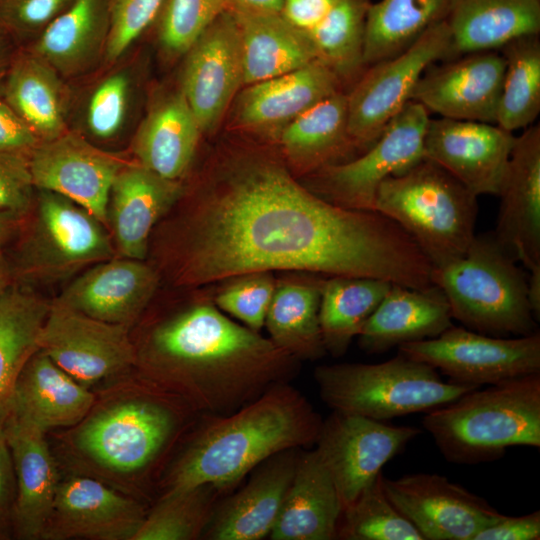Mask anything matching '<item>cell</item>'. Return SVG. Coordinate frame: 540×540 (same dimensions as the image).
I'll return each instance as SVG.
<instances>
[{
  "mask_svg": "<svg viewBox=\"0 0 540 540\" xmlns=\"http://www.w3.org/2000/svg\"><path fill=\"white\" fill-rule=\"evenodd\" d=\"M322 421L301 391L276 384L233 413L205 417L173 464L165 492L212 485L224 494L270 457L313 447Z\"/></svg>",
  "mask_w": 540,
  "mask_h": 540,
  "instance_id": "obj_3",
  "label": "cell"
},
{
  "mask_svg": "<svg viewBox=\"0 0 540 540\" xmlns=\"http://www.w3.org/2000/svg\"><path fill=\"white\" fill-rule=\"evenodd\" d=\"M246 86L236 97V123L244 130L276 139L298 115L343 91L341 80L320 60Z\"/></svg>",
  "mask_w": 540,
  "mask_h": 540,
  "instance_id": "obj_23",
  "label": "cell"
},
{
  "mask_svg": "<svg viewBox=\"0 0 540 540\" xmlns=\"http://www.w3.org/2000/svg\"><path fill=\"white\" fill-rule=\"evenodd\" d=\"M7 230H8V228H7V225L5 223V218L0 216V243L5 238Z\"/></svg>",
  "mask_w": 540,
  "mask_h": 540,
  "instance_id": "obj_56",
  "label": "cell"
},
{
  "mask_svg": "<svg viewBox=\"0 0 540 540\" xmlns=\"http://www.w3.org/2000/svg\"><path fill=\"white\" fill-rule=\"evenodd\" d=\"M429 112L410 100L366 150L346 161L330 164L305 176L310 191L336 206L375 211L380 184L424 158Z\"/></svg>",
  "mask_w": 540,
  "mask_h": 540,
  "instance_id": "obj_9",
  "label": "cell"
},
{
  "mask_svg": "<svg viewBox=\"0 0 540 540\" xmlns=\"http://www.w3.org/2000/svg\"><path fill=\"white\" fill-rule=\"evenodd\" d=\"M277 142L296 176L350 159L356 148L348 134L346 93H335L298 115L280 131Z\"/></svg>",
  "mask_w": 540,
  "mask_h": 540,
  "instance_id": "obj_31",
  "label": "cell"
},
{
  "mask_svg": "<svg viewBox=\"0 0 540 540\" xmlns=\"http://www.w3.org/2000/svg\"><path fill=\"white\" fill-rule=\"evenodd\" d=\"M424 429L443 457L474 465L513 446L540 447V372L474 389L426 412Z\"/></svg>",
  "mask_w": 540,
  "mask_h": 540,
  "instance_id": "obj_4",
  "label": "cell"
},
{
  "mask_svg": "<svg viewBox=\"0 0 540 540\" xmlns=\"http://www.w3.org/2000/svg\"><path fill=\"white\" fill-rule=\"evenodd\" d=\"M33 186L62 195L108 223L117 159L73 135H59L34 148L28 160Z\"/></svg>",
  "mask_w": 540,
  "mask_h": 540,
  "instance_id": "obj_19",
  "label": "cell"
},
{
  "mask_svg": "<svg viewBox=\"0 0 540 540\" xmlns=\"http://www.w3.org/2000/svg\"><path fill=\"white\" fill-rule=\"evenodd\" d=\"M477 197L448 171L423 158L379 186L374 210L408 233L433 268L462 257L475 237Z\"/></svg>",
  "mask_w": 540,
  "mask_h": 540,
  "instance_id": "obj_5",
  "label": "cell"
},
{
  "mask_svg": "<svg viewBox=\"0 0 540 540\" xmlns=\"http://www.w3.org/2000/svg\"><path fill=\"white\" fill-rule=\"evenodd\" d=\"M160 279L156 268L144 260L110 258L75 279L56 302L92 318L128 327L148 307Z\"/></svg>",
  "mask_w": 540,
  "mask_h": 540,
  "instance_id": "obj_22",
  "label": "cell"
},
{
  "mask_svg": "<svg viewBox=\"0 0 540 540\" xmlns=\"http://www.w3.org/2000/svg\"><path fill=\"white\" fill-rule=\"evenodd\" d=\"M540 511L522 516H502L481 529L473 540H539Z\"/></svg>",
  "mask_w": 540,
  "mask_h": 540,
  "instance_id": "obj_50",
  "label": "cell"
},
{
  "mask_svg": "<svg viewBox=\"0 0 540 540\" xmlns=\"http://www.w3.org/2000/svg\"><path fill=\"white\" fill-rule=\"evenodd\" d=\"M3 424H0V540L13 536V513L16 499L14 467Z\"/></svg>",
  "mask_w": 540,
  "mask_h": 540,
  "instance_id": "obj_51",
  "label": "cell"
},
{
  "mask_svg": "<svg viewBox=\"0 0 540 540\" xmlns=\"http://www.w3.org/2000/svg\"><path fill=\"white\" fill-rule=\"evenodd\" d=\"M107 27V0H72L45 27L37 53L59 69H73L88 56Z\"/></svg>",
  "mask_w": 540,
  "mask_h": 540,
  "instance_id": "obj_41",
  "label": "cell"
},
{
  "mask_svg": "<svg viewBox=\"0 0 540 540\" xmlns=\"http://www.w3.org/2000/svg\"><path fill=\"white\" fill-rule=\"evenodd\" d=\"M238 25L244 85L270 79L318 60L306 32L280 13L229 8Z\"/></svg>",
  "mask_w": 540,
  "mask_h": 540,
  "instance_id": "obj_33",
  "label": "cell"
},
{
  "mask_svg": "<svg viewBox=\"0 0 540 540\" xmlns=\"http://www.w3.org/2000/svg\"><path fill=\"white\" fill-rule=\"evenodd\" d=\"M221 491L212 485L164 492L132 540H192L203 536Z\"/></svg>",
  "mask_w": 540,
  "mask_h": 540,
  "instance_id": "obj_42",
  "label": "cell"
},
{
  "mask_svg": "<svg viewBox=\"0 0 540 540\" xmlns=\"http://www.w3.org/2000/svg\"><path fill=\"white\" fill-rule=\"evenodd\" d=\"M176 398L166 391L112 405L85 421L77 443L106 468L123 473L142 471L166 450L182 427L185 411L192 410L185 402L178 404Z\"/></svg>",
  "mask_w": 540,
  "mask_h": 540,
  "instance_id": "obj_8",
  "label": "cell"
},
{
  "mask_svg": "<svg viewBox=\"0 0 540 540\" xmlns=\"http://www.w3.org/2000/svg\"><path fill=\"white\" fill-rule=\"evenodd\" d=\"M182 94L202 133L214 132L244 85L241 39L228 9L187 52Z\"/></svg>",
  "mask_w": 540,
  "mask_h": 540,
  "instance_id": "obj_15",
  "label": "cell"
},
{
  "mask_svg": "<svg viewBox=\"0 0 540 540\" xmlns=\"http://www.w3.org/2000/svg\"><path fill=\"white\" fill-rule=\"evenodd\" d=\"M446 21L451 36L443 61L540 35V0H453Z\"/></svg>",
  "mask_w": 540,
  "mask_h": 540,
  "instance_id": "obj_30",
  "label": "cell"
},
{
  "mask_svg": "<svg viewBox=\"0 0 540 540\" xmlns=\"http://www.w3.org/2000/svg\"><path fill=\"white\" fill-rule=\"evenodd\" d=\"M495 240L529 272L540 271V125L516 136L499 189Z\"/></svg>",
  "mask_w": 540,
  "mask_h": 540,
  "instance_id": "obj_18",
  "label": "cell"
},
{
  "mask_svg": "<svg viewBox=\"0 0 540 540\" xmlns=\"http://www.w3.org/2000/svg\"><path fill=\"white\" fill-rule=\"evenodd\" d=\"M313 375L332 410L378 421L428 412L479 388L445 382L432 366L400 353L377 364L320 365Z\"/></svg>",
  "mask_w": 540,
  "mask_h": 540,
  "instance_id": "obj_7",
  "label": "cell"
},
{
  "mask_svg": "<svg viewBox=\"0 0 540 540\" xmlns=\"http://www.w3.org/2000/svg\"><path fill=\"white\" fill-rule=\"evenodd\" d=\"M337 0H283L280 15L295 28L307 32L331 10Z\"/></svg>",
  "mask_w": 540,
  "mask_h": 540,
  "instance_id": "obj_53",
  "label": "cell"
},
{
  "mask_svg": "<svg viewBox=\"0 0 540 540\" xmlns=\"http://www.w3.org/2000/svg\"><path fill=\"white\" fill-rule=\"evenodd\" d=\"M450 381L481 387L540 372V333L512 338L451 326L439 336L397 347Z\"/></svg>",
  "mask_w": 540,
  "mask_h": 540,
  "instance_id": "obj_11",
  "label": "cell"
},
{
  "mask_svg": "<svg viewBox=\"0 0 540 540\" xmlns=\"http://www.w3.org/2000/svg\"><path fill=\"white\" fill-rule=\"evenodd\" d=\"M7 104L38 136L62 134L64 117L60 86L42 61L26 58L13 67L5 87Z\"/></svg>",
  "mask_w": 540,
  "mask_h": 540,
  "instance_id": "obj_40",
  "label": "cell"
},
{
  "mask_svg": "<svg viewBox=\"0 0 540 540\" xmlns=\"http://www.w3.org/2000/svg\"><path fill=\"white\" fill-rule=\"evenodd\" d=\"M183 189L180 181L163 178L140 164L120 169L110 191L108 223L123 257L145 260L153 229Z\"/></svg>",
  "mask_w": 540,
  "mask_h": 540,
  "instance_id": "obj_25",
  "label": "cell"
},
{
  "mask_svg": "<svg viewBox=\"0 0 540 540\" xmlns=\"http://www.w3.org/2000/svg\"><path fill=\"white\" fill-rule=\"evenodd\" d=\"M391 284L373 277H323L319 319L327 354L340 357L347 352Z\"/></svg>",
  "mask_w": 540,
  "mask_h": 540,
  "instance_id": "obj_36",
  "label": "cell"
},
{
  "mask_svg": "<svg viewBox=\"0 0 540 540\" xmlns=\"http://www.w3.org/2000/svg\"><path fill=\"white\" fill-rule=\"evenodd\" d=\"M229 8V0H165L157 16L162 46L173 55L187 53Z\"/></svg>",
  "mask_w": 540,
  "mask_h": 540,
  "instance_id": "obj_45",
  "label": "cell"
},
{
  "mask_svg": "<svg viewBox=\"0 0 540 540\" xmlns=\"http://www.w3.org/2000/svg\"><path fill=\"white\" fill-rule=\"evenodd\" d=\"M447 21L428 29L403 52L365 69L347 95V128L359 153L369 148L410 101L423 73L446 58Z\"/></svg>",
  "mask_w": 540,
  "mask_h": 540,
  "instance_id": "obj_10",
  "label": "cell"
},
{
  "mask_svg": "<svg viewBox=\"0 0 540 540\" xmlns=\"http://www.w3.org/2000/svg\"><path fill=\"white\" fill-rule=\"evenodd\" d=\"M188 198L158 244L175 286H208L260 271L432 285V264L397 223L320 198L295 178L279 149L219 154Z\"/></svg>",
  "mask_w": 540,
  "mask_h": 540,
  "instance_id": "obj_1",
  "label": "cell"
},
{
  "mask_svg": "<svg viewBox=\"0 0 540 540\" xmlns=\"http://www.w3.org/2000/svg\"><path fill=\"white\" fill-rule=\"evenodd\" d=\"M276 286L273 272L240 274L212 284L213 300L225 314L260 332Z\"/></svg>",
  "mask_w": 540,
  "mask_h": 540,
  "instance_id": "obj_44",
  "label": "cell"
},
{
  "mask_svg": "<svg viewBox=\"0 0 540 540\" xmlns=\"http://www.w3.org/2000/svg\"><path fill=\"white\" fill-rule=\"evenodd\" d=\"M128 80L122 74L106 79L93 93L87 111L90 131L99 138H110L120 129L128 100Z\"/></svg>",
  "mask_w": 540,
  "mask_h": 540,
  "instance_id": "obj_47",
  "label": "cell"
},
{
  "mask_svg": "<svg viewBox=\"0 0 540 540\" xmlns=\"http://www.w3.org/2000/svg\"><path fill=\"white\" fill-rule=\"evenodd\" d=\"M371 0H337L327 15L306 34L317 59L341 80L355 83L366 66L363 61L366 18Z\"/></svg>",
  "mask_w": 540,
  "mask_h": 540,
  "instance_id": "obj_38",
  "label": "cell"
},
{
  "mask_svg": "<svg viewBox=\"0 0 540 540\" xmlns=\"http://www.w3.org/2000/svg\"><path fill=\"white\" fill-rule=\"evenodd\" d=\"M3 430L16 480L13 536L41 539L60 482L45 432L10 414Z\"/></svg>",
  "mask_w": 540,
  "mask_h": 540,
  "instance_id": "obj_26",
  "label": "cell"
},
{
  "mask_svg": "<svg viewBox=\"0 0 540 540\" xmlns=\"http://www.w3.org/2000/svg\"><path fill=\"white\" fill-rule=\"evenodd\" d=\"M324 275L284 272L276 277L264 327L268 338L299 361L325 356L319 309Z\"/></svg>",
  "mask_w": 540,
  "mask_h": 540,
  "instance_id": "obj_32",
  "label": "cell"
},
{
  "mask_svg": "<svg viewBox=\"0 0 540 540\" xmlns=\"http://www.w3.org/2000/svg\"><path fill=\"white\" fill-rule=\"evenodd\" d=\"M165 0H107L106 56L120 57L156 20Z\"/></svg>",
  "mask_w": 540,
  "mask_h": 540,
  "instance_id": "obj_46",
  "label": "cell"
},
{
  "mask_svg": "<svg viewBox=\"0 0 540 540\" xmlns=\"http://www.w3.org/2000/svg\"><path fill=\"white\" fill-rule=\"evenodd\" d=\"M516 136L495 123L429 118L424 158L476 196L498 195Z\"/></svg>",
  "mask_w": 540,
  "mask_h": 540,
  "instance_id": "obj_16",
  "label": "cell"
},
{
  "mask_svg": "<svg viewBox=\"0 0 540 540\" xmlns=\"http://www.w3.org/2000/svg\"><path fill=\"white\" fill-rule=\"evenodd\" d=\"M103 225L72 200L42 190L29 244L32 266L61 275L110 259L113 247Z\"/></svg>",
  "mask_w": 540,
  "mask_h": 540,
  "instance_id": "obj_20",
  "label": "cell"
},
{
  "mask_svg": "<svg viewBox=\"0 0 540 540\" xmlns=\"http://www.w3.org/2000/svg\"><path fill=\"white\" fill-rule=\"evenodd\" d=\"M383 474L342 510L336 539L424 540L415 526L393 505L385 493Z\"/></svg>",
  "mask_w": 540,
  "mask_h": 540,
  "instance_id": "obj_43",
  "label": "cell"
},
{
  "mask_svg": "<svg viewBox=\"0 0 540 540\" xmlns=\"http://www.w3.org/2000/svg\"><path fill=\"white\" fill-rule=\"evenodd\" d=\"M301 451L280 452L256 467L243 488L217 505L202 537L208 540L269 537Z\"/></svg>",
  "mask_w": 540,
  "mask_h": 540,
  "instance_id": "obj_24",
  "label": "cell"
},
{
  "mask_svg": "<svg viewBox=\"0 0 540 540\" xmlns=\"http://www.w3.org/2000/svg\"><path fill=\"white\" fill-rule=\"evenodd\" d=\"M421 432L412 426L332 410L323 419L313 447L331 476L342 510Z\"/></svg>",
  "mask_w": 540,
  "mask_h": 540,
  "instance_id": "obj_12",
  "label": "cell"
},
{
  "mask_svg": "<svg viewBox=\"0 0 540 540\" xmlns=\"http://www.w3.org/2000/svg\"><path fill=\"white\" fill-rule=\"evenodd\" d=\"M495 240L475 235L465 254L433 268L432 283L446 297L451 315L470 330L491 336L532 334L537 320L528 296V274Z\"/></svg>",
  "mask_w": 540,
  "mask_h": 540,
  "instance_id": "obj_6",
  "label": "cell"
},
{
  "mask_svg": "<svg viewBox=\"0 0 540 540\" xmlns=\"http://www.w3.org/2000/svg\"><path fill=\"white\" fill-rule=\"evenodd\" d=\"M152 324L137 360L157 387L203 416L227 415L291 383L301 361L214 303L212 285Z\"/></svg>",
  "mask_w": 540,
  "mask_h": 540,
  "instance_id": "obj_2",
  "label": "cell"
},
{
  "mask_svg": "<svg viewBox=\"0 0 540 540\" xmlns=\"http://www.w3.org/2000/svg\"><path fill=\"white\" fill-rule=\"evenodd\" d=\"M341 512L335 485L316 450H302L269 538L336 539Z\"/></svg>",
  "mask_w": 540,
  "mask_h": 540,
  "instance_id": "obj_29",
  "label": "cell"
},
{
  "mask_svg": "<svg viewBox=\"0 0 540 540\" xmlns=\"http://www.w3.org/2000/svg\"><path fill=\"white\" fill-rule=\"evenodd\" d=\"M505 61L496 124L514 132L540 113V35L514 39L500 49Z\"/></svg>",
  "mask_w": 540,
  "mask_h": 540,
  "instance_id": "obj_39",
  "label": "cell"
},
{
  "mask_svg": "<svg viewBox=\"0 0 540 540\" xmlns=\"http://www.w3.org/2000/svg\"><path fill=\"white\" fill-rule=\"evenodd\" d=\"M49 307L50 304L19 287L7 286L0 295V424L9 414L20 372L39 350Z\"/></svg>",
  "mask_w": 540,
  "mask_h": 540,
  "instance_id": "obj_35",
  "label": "cell"
},
{
  "mask_svg": "<svg viewBox=\"0 0 540 540\" xmlns=\"http://www.w3.org/2000/svg\"><path fill=\"white\" fill-rule=\"evenodd\" d=\"M146 512L88 477L60 481L42 539L132 540Z\"/></svg>",
  "mask_w": 540,
  "mask_h": 540,
  "instance_id": "obj_21",
  "label": "cell"
},
{
  "mask_svg": "<svg viewBox=\"0 0 540 540\" xmlns=\"http://www.w3.org/2000/svg\"><path fill=\"white\" fill-rule=\"evenodd\" d=\"M93 403L90 390L39 349L20 372L9 414L46 432L79 423Z\"/></svg>",
  "mask_w": 540,
  "mask_h": 540,
  "instance_id": "obj_28",
  "label": "cell"
},
{
  "mask_svg": "<svg viewBox=\"0 0 540 540\" xmlns=\"http://www.w3.org/2000/svg\"><path fill=\"white\" fill-rule=\"evenodd\" d=\"M230 8L256 12L279 13L283 0H229Z\"/></svg>",
  "mask_w": 540,
  "mask_h": 540,
  "instance_id": "obj_54",
  "label": "cell"
},
{
  "mask_svg": "<svg viewBox=\"0 0 540 540\" xmlns=\"http://www.w3.org/2000/svg\"><path fill=\"white\" fill-rule=\"evenodd\" d=\"M382 483L390 501L424 540H473L502 516L481 496L436 473L383 476Z\"/></svg>",
  "mask_w": 540,
  "mask_h": 540,
  "instance_id": "obj_14",
  "label": "cell"
},
{
  "mask_svg": "<svg viewBox=\"0 0 540 540\" xmlns=\"http://www.w3.org/2000/svg\"><path fill=\"white\" fill-rule=\"evenodd\" d=\"M504 69L498 50L442 61L427 68L410 100L443 118L496 124Z\"/></svg>",
  "mask_w": 540,
  "mask_h": 540,
  "instance_id": "obj_17",
  "label": "cell"
},
{
  "mask_svg": "<svg viewBox=\"0 0 540 540\" xmlns=\"http://www.w3.org/2000/svg\"><path fill=\"white\" fill-rule=\"evenodd\" d=\"M453 325L450 306L438 287L414 289L392 283L357 341L365 353L381 354L405 343L435 338Z\"/></svg>",
  "mask_w": 540,
  "mask_h": 540,
  "instance_id": "obj_27",
  "label": "cell"
},
{
  "mask_svg": "<svg viewBox=\"0 0 540 540\" xmlns=\"http://www.w3.org/2000/svg\"><path fill=\"white\" fill-rule=\"evenodd\" d=\"M202 131L182 92L159 102L136 134L139 164L159 176L180 181L195 157Z\"/></svg>",
  "mask_w": 540,
  "mask_h": 540,
  "instance_id": "obj_34",
  "label": "cell"
},
{
  "mask_svg": "<svg viewBox=\"0 0 540 540\" xmlns=\"http://www.w3.org/2000/svg\"><path fill=\"white\" fill-rule=\"evenodd\" d=\"M8 286V271L0 254V295Z\"/></svg>",
  "mask_w": 540,
  "mask_h": 540,
  "instance_id": "obj_55",
  "label": "cell"
},
{
  "mask_svg": "<svg viewBox=\"0 0 540 540\" xmlns=\"http://www.w3.org/2000/svg\"><path fill=\"white\" fill-rule=\"evenodd\" d=\"M127 328L92 318L55 301L50 304L39 349L89 389L137 361Z\"/></svg>",
  "mask_w": 540,
  "mask_h": 540,
  "instance_id": "obj_13",
  "label": "cell"
},
{
  "mask_svg": "<svg viewBox=\"0 0 540 540\" xmlns=\"http://www.w3.org/2000/svg\"><path fill=\"white\" fill-rule=\"evenodd\" d=\"M453 0H379L371 3L365 26L367 67L410 47L432 26L445 21Z\"/></svg>",
  "mask_w": 540,
  "mask_h": 540,
  "instance_id": "obj_37",
  "label": "cell"
},
{
  "mask_svg": "<svg viewBox=\"0 0 540 540\" xmlns=\"http://www.w3.org/2000/svg\"><path fill=\"white\" fill-rule=\"evenodd\" d=\"M36 144L34 131L7 103L0 101V152L22 154Z\"/></svg>",
  "mask_w": 540,
  "mask_h": 540,
  "instance_id": "obj_52",
  "label": "cell"
},
{
  "mask_svg": "<svg viewBox=\"0 0 540 540\" xmlns=\"http://www.w3.org/2000/svg\"><path fill=\"white\" fill-rule=\"evenodd\" d=\"M33 183L22 154L0 152V216L22 214L31 202Z\"/></svg>",
  "mask_w": 540,
  "mask_h": 540,
  "instance_id": "obj_48",
  "label": "cell"
},
{
  "mask_svg": "<svg viewBox=\"0 0 540 540\" xmlns=\"http://www.w3.org/2000/svg\"><path fill=\"white\" fill-rule=\"evenodd\" d=\"M72 0H0V24L31 30L47 26Z\"/></svg>",
  "mask_w": 540,
  "mask_h": 540,
  "instance_id": "obj_49",
  "label": "cell"
}]
</instances>
